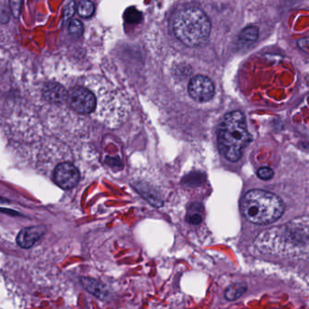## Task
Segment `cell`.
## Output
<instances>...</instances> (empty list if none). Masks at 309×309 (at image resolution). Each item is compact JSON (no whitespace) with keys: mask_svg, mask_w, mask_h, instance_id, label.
I'll list each match as a JSON object with an SVG mask.
<instances>
[{"mask_svg":"<svg viewBox=\"0 0 309 309\" xmlns=\"http://www.w3.org/2000/svg\"><path fill=\"white\" fill-rule=\"evenodd\" d=\"M251 140L242 112L234 111L225 115L218 128V145L226 159L238 161Z\"/></svg>","mask_w":309,"mask_h":309,"instance_id":"6da1fadb","label":"cell"},{"mask_svg":"<svg viewBox=\"0 0 309 309\" xmlns=\"http://www.w3.org/2000/svg\"><path fill=\"white\" fill-rule=\"evenodd\" d=\"M283 201L278 195L263 189H252L241 200V211L249 222L258 225L272 223L284 213Z\"/></svg>","mask_w":309,"mask_h":309,"instance_id":"7a4b0ae2","label":"cell"},{"mask_svg":"<svg viewBox=\"0 0 309 309\" xmlns=\"http://www.w3.org/2000/svg\"><path fill=\"white\" fill-rule=\"evenodd\" d=\"M211 24L203 10L196 6L179 10L173 19V32L178 39L188 46L203 45L209 39Z\"/></svg>","mask_w":309,"mask_h":309,"instance_id":"3957f363","label":"cell"},{"mask_svg":"<svg viewBox=\"0 0 309 309\" xmlns=\"http://www.w3.org/2000/svg\"><path fill=\"white\" fill-rule=\"evenodd\" d=\"M67 103L72 109L80 115L92 114L96 107L95 95L83 86H75L68 91Z\"/></svg>","mask_w":309,"mask_h":309,"instance_id":"277c9868","label":"cell"},{"mask_svg":"<svg viewBox=\"0 0 309 309\" xmlns=\"http://www.w3.org/2000/svg\"><path fill=\"white\" fill-rule=\"evenodd\" d=\"M189 95L198 103H206L213 98L215 87L212 81L204 75H196L189 81Z\"/></svg>","mask_w":309,"mask_h":309,"instance_id":"5b68a950","label":"cell"},{"mask_svg":"<svg viewBox=\"0 0 309 309\" xmlns=\"http://www.w3.org/2000/svg\"><path fill=\"white\" fill-rule=\"evenodd\" d=\"M80 174L75 165L63 162L56 166L54 171V180L60 188L70 189L79 182Z\"/></svg>","mask_w":309,"mask_h":309,"instance_id":"8992f818","label":"cell"},{"mask_svg":"<svg viewBox=\"0 0 309 309\" xmlns=\"http://www.w3.org/2000/svg\"><path fill=\"white\" fill-rule=\"evenodd\" d=\"M45 228L43 226H33L22 229L17 235L16 242L23 249H29L45 234Z\"/></svg>","mask_w":309,"mask_h":309,"instance_id":"52a82bcc","label":"cell"},{"mask_svg":"<svg viewBox=\"0 0 309 309\" xmlns=\"http://www.w3.org/2000/svg\"><path fill=\"white\" fill-rule=\"evenodd\" d=\"M43 95L46 101L53 104H62L67 101L68 92H66L63 85L51 82L45 85L43 89Z\"/></svg>","mask_w":309,"mask_h":309,"instance_id":"ba28073f","label":"cell"},{"mask_svg":"<svg viewBox=\"0 0 309 309\" xmlns=\"http://www.w3.org/2000/svg\"><path fill=\"white\" fill-rule=\"evenodd\" d=\"M81 283L88 292L92 293L94 296L99 298V299H105L106 297H108V295H109V292L107 291V289H105V287H104V285L101 284L96 280L82 278Z\"/></svg>","mask_w":309,"mask_h":309,"instance_id":"9c48e42d","label":"cell"},{"mask_svg":"<svg viewBox=\"0 0 309 309\" xmlns=\"http://www.w3.org/2000/svg\"><path fill=\"white\" fill-rule=\"evenodd\" d=\"M259 37V29L253 26L249 25L245 27L239 35V43L242 45H250L255 43Z\"/></svg>","mask_w":309,"mask_h":309,"instance_id":"30bf717a","label":"cell"},{"mask_svg":"<svg viewBox=\"0 0 309 309\" xmlns=\"http://www.w3.org/2000/svg\"><path fill=\"white\" fill-rule=\"evenodd\" d=\"M248 289L247 285L244 283H236L227 289L225 292V299L229 301H234L239 299L242 295L246 293Z\"/></svg>","mask_w":309,"mask_h":309,"instance_id":"8fae6325","label":"cell"},{"mask_svg":"<svg viewBox=\"0 0 309 309\" xmlns=\"http://www.w3.org/2000/svg\"><path fill=\"white\" fill-rule=\"evenodd\" d=\"M202 207L199 203H194L189 208V212L187 215V221L193 225H198L202 221Z\"/></svg>","mask_w":309,"mask_h":309,"instance_id":"7c38bea8","label":"cell"},{"mask_svg":"<svg viewBox=\"0 0 309 309\" xmlns=\"http://www.w3.org/2000/svg\"><path fill=\"white\" fill-rule=\"evenodd\" d=\"M77 12L84 18L91 17L95 13V5L89 0H84L77 6Z\"/></svg>","mask_w":309,"mask_h":309,"instance_id":"4fadbf2b","label":"cell"},{"mask_svg":"<svg viewBox=\"0 0 309 309\" xmlns=\"http://www.w3.org/2000/svg\"><path fill=\"white\" fill-rule=\"evenodd\" d=\"M124 17L126 22L131 23V24H135V23H139L143 16L139 10L136 9L135 7H129L128 9L125 10Z\"/></svg>","mask_w":309,"mask_h":309,"instance_id":"5bb4252c","label":"cell"},{"mask_svg":"<svg viewBox=\"0 0 309 309\" xmlns=\"http://www.w3.org/2000/svg\"><path fill=\"white\" fill-rule=\"evenodd\" d=\"M84 32V26L83 24L80 22L79 20H72L68 25V33L72 36L78 37L81 36Z\"/></svg>","mask_w":309,"mask_h":309,"instance_id":"9a60e30c","label":"cell"},{"mask_svg":"<svg viewBox=\"0 0 309 309\" xmlns=\"http://www.w3.org/2000/svg\"><path fill=\"white\" fill-rule=\"evenodd\" d=\"M203 175L201 173H191V174L188 175L186 178H184V180L187 182V184L192 185H199L203 181Z\"/></svg>","mask_w":309,"mask_h":309,"instance_id":"2e32d148","label":"cell"},{"mask_svg":"<svg viewBox=\"0 0 309 309\" xmlns=\"http://www.w3.org/2000/svg\"><path fill=\"white\" fill-rule=\"evenodd\" d=\"M257 174L260 179L269 180L274 176V171H273V169H270L269 167H262V168H259L258 169Z\"/></svg>","mask_w":309,"mask_h":309,"instance_id":"e0dca14e","label":"cell"},{"mask_svg":"<svg viewBox=\"0 0 309 309\" xmlns=\"http://www.w3.org/2000/svg\"><path fill=\"white\" fill-rule=\"evenodd\" d=\"M23 0H9L10 9L15 17H18L21 13Z\"/></svg>","mask_w":309,"mask_h":309,"instance_id":"ac0fdd59","label":"cell"},{"mask_svg":"<svg viewBox=\"0 0 309 309\" xmlns=\"http://www.w3.org/2000/svg\"><path fill=\"white\" fill-rule=\"evenodd\" d=\"M75 2L71 1L67 5H65V19H68L75 13Z\"/></svg>","mask_w":309,"mask_h":309,"instance_id":"d6986e66","label":"cell"}]
</instances>
